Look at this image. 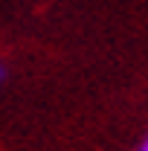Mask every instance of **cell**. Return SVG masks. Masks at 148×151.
Listing matches in <instances>:
<instances>
[{"instance_id": "1", "label": "cell", "mask_w": 148, "mask_h": 151, "mask_svg": "<svg viewBox=\"0 0 148 151\" xmlns=\"http://www.w3.org/2000/svg\"><path fill=\"white\" fill-rule=\"evenodd\" d=\"M137 151H148V134H145V139L139 142V148H137Z\"/></svg>"}]
</instances>
